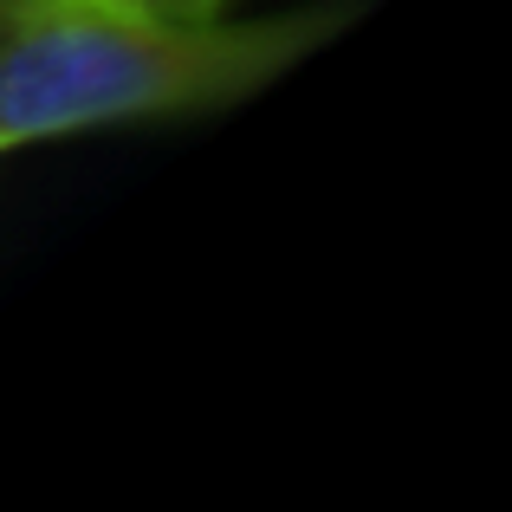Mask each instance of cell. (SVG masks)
<instances>
[{
  "label": "cell",
  "mask_w": 512,
  "mask_h": 512,
  "mask_svg": "<svg viewBox=\"0 0 512 512\" xmlns=\"http://www.w3.org/2000/svg\"><path fill=\"white\" fill-rule=\"evenodd\" d=\"M350 20V0L253 20L130 0H26L0 13V156L85 130L227 111L279 85Z\"/></svg>",
  "instance_id": "cell-1"
},
{
  "label": "cell",
  "mask_w": 512,
  "mask_h": 512,
  "mask_svg": "<svg viewBox=\"0 0 512 512\" xmlns=\"http://www.w3.org/2000/svg\"><path fill=\"white\" fill-rule=\"evenodd\" d=\"M130 7H156V13H227V0H130Z\"/></svg>",
  "instance_id": "cell-2"
},
{
  "label": "cell",
  "mask_w": 512,
  "mask_h": 512,
  "mask_svg": "<svg viewBox=\"0 0 512 512\" xmlns=\"http://www.w3.org/2000/svg\"><path fill=\"white\" fill-rule=\"evenodd\" d=\"M13 7H26V0H0V13H13Z\"/></svg>",
  "instance_id": "cell-3"
}]
</instances>
